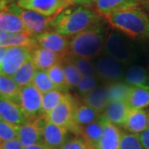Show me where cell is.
I'll return each mask as SVG.
<instances>
[{
    "label": "cell",
    "instance_id": "1",
    "mask_svg": "<svg viewBox=\"0 0 149 149\" xmlns=\"http://www.w3.org/2000/svg\"><path fill=\"white\" fill-rule=\"evenodd\" d=\"M103 21L97 11L90 7L72 6L54 17L51 28L65 37H71L100 24Z\"/></svg>",
    "mask_w": 149,
    "mask_h": 149
},
{
    "label": "cell",
    "instance_id": "2",
    "mask_svg": "<svg viewBox=\"0 0 149 149\" xmlns=\"http://www.w3.org/2000/svg\"><path fill=\"white\" fill-rule=\"evenodd\" d=\"M107 28L104 22L69 39V55L92 59L103 52L106 42Z\"/></svg>",
    "mask_w": 149,
    "mask_h": 149
},
{
    "label": "cell",
    "instance_id": "3",
    "mask_svg": "<svg viewBox=\"0 0 149 149\" xmlns=\"http://www.w3.org/2000/svg\"><path fill=\"white\" fill-rule=\"evenodd\" d=\"M104 17L113 29L131 38L147 37L149 17L140 7L112 13Z\"/></svg>",
    "mask_w": 149,
    "mask_h": 149
},
{
    "label": "cell",
    "instance_id": "4",
    "mask_svg": "<svg viewBox=\"0 0 149 149\" xmlns=\"http://www.w3.org/2000/svg\"><path fill=\"white\" fill-rule=\"evenodd\" d=\"M20 106L27 122H33L45 116L42 111V94L33 84L20 88Z\"/></svg>",
    "mask_w": 149,
    "mask_h": 149
},
{
    "label": "cell",
    "instance_id": "5",
    "mask_svg": "<svg viewBox=\"0 0 149 149\" xmlns=\"http://www.w3.org/2000/svg\"><path fill=\"white\" fill-rule=\"evenodd\" d=\"M103 52L123 65L129 64L134 56L129 42L117 31H112L108 34Z\"/></svg>",
    "mask_w": 149,
    "mask_h": 149
},
{
    "label": "cell",
    "instance_id": "6",
    "mask_svg": "<svg viewBox=\"0 0 149 149\" xmlns=\"http://www.w3.org/2000/svg\"><path fill=\"white\" fill-rule=\"evenodd\" d=\"M19 17L27 29V32L32 36H36L46 32L51 28V22L53 17H49L33 11L23 9L16 3H10L7 10Z\"/></svg>",
    "mask_w": 149,
    "mask_h": 149
},
{
    "label": "cell",
    "instance_id": "7",
    "mask_svg": "<svg viewBox=\"0 0 149 149\" xmlns=\"http://www.w3.org/2000/svg\"><path fill=\"white\" fill-rule=\"evenodd\" d=\"M80 103L69 93L65 95L63 100L45 117L48 122L66 128L68 131L73 124L76 107Z\"/></svg>",
    "mask_w": 149,
    "mask_h": 149
},
{
    "label": "cell",
    "instance_id": "8",
    "mask_svg": "<svg viewBox=\"0 0 149 149\" xmlns=\"http://www.w3.org/2000/svg\"><path fill=\"white\" fill-rule=\"evenodd\" d=\"M35 46L47 49L65 58L69 55V39L53 29L33 36Z\"/></svg>",
    "mask_w": 149,
    "mask_h": 149
},
{
    "label": "cell",
    "instance_id": "9",
    "mask_svg": "<svg viewBox=\"0 0 149 149\" xmlns=\"http://www.w3.org/2000/svg\"><path fill=\"white\" fill-rule=\"evenodd\" d=\"M96 74L98 79L104 81L106 85L121 81L124 77L123 65L109 56H102L96 60Z\"/></svg>",
    "mask_w": 149,
    "mask_h": 149
},
{
    "label": "cell",
    "instance_id": "10",
    "mask_svg": "<svg viewBox=\"0 0 149 149\" xmlns=\"http://www.w3.org/2000/svg\"><path fill=\"white\" fill-rule=\"evenodd\" d=\"M16 4L23 9L33 11L49 17H54L71 6L67 0H17Z\"/></svg>",
    "mask_w": 149,
    "mask_h": 149
},
{
    "label": "cell",
    "instance_id": "11",
    "mask_svg": "<svg viewBox=\"0 0 149 149\" xmlns=\"http://www.w3.org/2000/svg\"><path fill=\"white\" fill-rule=\"evenodd\" d=\"M32 49L27 47H8L3 62L0 65V74L13 77L22 65L31 59Z\"/></svg>",
    "mask_w": 149,
    "mask_h": 149
},
{
    "label": "cell",
    "instance_id": "12",
    "mask_svg": "<svg viewBox=\"0 0 149 149\" xmlns=\"http://www.w3.org/2000/svg\"><path fill=\"white\" fill-rule=\"evenodd\" d=\"M46 117L40 118L33 122H27L18 126L17 139L24 148L43 143L42 124Z\"/></svg>",
    "mask_w": 149,
    "mask_h": 149
},
{
    "label": "cell",
    "instance_id": "13",
    "mask_svg": "<svg viewBox=\"0 0 149 149\" xmlns=\"http://www.w3.org/2000/svg\"><path fill=\"white\" fill-rule=\"evenodd\" d=\"M68 133L66 128L48 122L46 118L42 124L43 143L51 149H61L67 141Z\"/></svg>",
    "mask_w": 149,
    "mask_h": 149
},
{
    "label": "cell",
    "instance_id": "14",
    "mask_svg": "<svg viewBox=\"0 0 149 149\" xmlns=\"http://www.w3.org/2000/svg\"><path fill=\"white\" fill-rule=\"evenodd\" d=\"M100 116L101 115L92 108L84 103H80L76 107L73 124L69 129V132L74 134L75 136H80L81 128L98 120Z\"/></svg>",
    "mask_w": 149,
    "mask_h": 149
},
{
    "label": "cell",
    "instance_id": "15",
    "mask_svg": "<svg viewBox=\"0 0 149 149\" xmlns=\"http://www.w3.org/2000/svg\"><path fill=\"white\" fill-rule=\"evenodd\" d=\"M0 118L15 126H21L27 122L21 106L1 95Z\"/></svg>",
    "mask_w": 149,
    "mask_h": 149
},
{
    "label": "cell",
    "instance_id": "16",
    "mask_svg": "<svg viewBox=\"0 0 149 149\" xmlns=\"http://www.w3.org/2000/svg\"><path fill=\"white\" fill-rule=\"evenodd\" d=\"M103 124V134L96 149H119L122 131L118 126L100 116Z\"/></svg>",
    "mask_w": 149,
    "mask_h": 149
},
{
    "label": "cell",
    "instance_id": "17",
    "mask_svg": "<svg viewBox=\"0 0 149 149\" xmlns=\"http://www.w3.org/2000/svg\"><path fill=\"white\" fill-rule=\"evenodd\" d=\"M145 0H95V10L104 17L118 11L140 7Z\"/></svg>",
    "mask_w": 149,
    "mask_h": 149
},
{
    "label": "cell",
    "instance_id": "18",
    "mask_svg": "<svg viewBox=\"0 0 149 149\" xmlns=\"http://www.w3.org/2000/svg\"><path fill=\"white\" fill-rule=\"evenodd\" d=\"M31 59L37 70L47 71L54 65L61 61L63 57L47 49L35 47L32 49Z\"/></svg>",
    "mask_w": 149,
    "mask_h": 149
},
{
    "label": "cell",
    "instance_id": "19",
    "mask_svg": "<svg viewBox=\"0 0 149 149\" xmlns=\"http://www.w3.org/2000/svg\"><path fill=\"white\" fill-rule=\"evenodd\" d=\"M130 110L131 109L126 101H109L102 115L113 124L116 126H123Z\"/></svg>",
    "mask_w": 149,
    "mask_h": 149
},
{
    "label": "cell",
    "instance_id": "20",
    "mask_svg": "<svg viewBox=\"0 0 149 149\" xmlns=\"http://www.w3.org/2000/svg\"><path fill=\"white\" fill-rule=\"evenodd\" d=\"M109 102L107 85L96 87L94 91L82 97V103L95 109L102 115Z\"/></svg>",
    "mask_w": 149,
    "mask_h": 149
},
{
    "label": "cell",
    "instance_id": "21",
    "mask_svg": "<svg viewBox=\"0 0 149 149\" xmlns=\"http://www.w3.org/2000/svg\"><path fill=\"white\" fill-rule=\"evenodd\" d=\"M123 128L131 133H140L148 128V113L144 109H131Z\"/></svg>",
    "mask_w": 149,
    "mask_h": 149
},
{
    "label": "cell",
    "instance_id": "22",
    "mask_svg": "<svg viewBox=\"0 0 149 149\" xmlns=\"http://www.w3.org/2000/svg\"><path fill=\"white\" fill-rule=\"evenodd\" d=\"M124 80L131 87L149 91V78L146 70L140 65H132L124 74Z\"/></svg>",
    "mask_w": 149,
    "mask_h": 149
},
{
    "label": "cell",
    "instance_id": "23",
    "mask_svg": "<svg viewBox=\"0 0 149 149\" xmlns=\"http://www.w3.org/2000/svg\"><path fill=\"white\" fill-rule=\"evenodd\" d=\"M0 30L7 33L27 32L21 18L8 11L0 12Z\"/></svg>",
    "mask_w": 149,
    "mask_h": 149
},
{
    "label": "cell",
    "instance_id": "24",
    "mask_svg": "<svg viewBox=\"0 0 149 149\" xmlns=\"http://www.w3.org/2000/svg\"><path fill=\"white\" fill-rule=\"evenodd\" d=\"M0 95L20 105V87L13 78L0 74Z\"/></svg>",
    "mask_w": 149,
    "mask_h": 149
},
{
    "label": "cell",
    "instance_id": "25",
    "mask_svg": "<svg viewBox=\"0 0 149 149\" xmlns=\"http://www.w3.org/2000/svg\"><path fill=\"white\" fill-rule=\"evenodd\" d=\"M102 134H103V124L100 117L98 120L91 123L81 128L80 136H82L93 148L96 149L101 139Z\"/></svg>",
    "mask_w": 149,
    "mask_h": 149
},
{
    "label": "cell",
    "instance_id": "26",
    "mask_svg": "<svg viewBox=\"0 0 149 149\" xmlns=\"http://www.w3.org/2000/svg\"><path fill=\"white\" fill-rule=\"evenodd\" d=\"M1 47H35V42L33 36L28 32H16L8 33V37L0 44Z\"/></svg>",
    "mask_w": 149,
    "mask_h": 149
},
{
    "label": "cell",
    "instance_id": "27",
    "mask_svg": "<svg viewBox=\"0 0 149 149\" xmlns=\"http://www.w3.org/2000/svg\"><path fill=\"white\" fill-rule=\"evenodd\" d=\"M61 63L64 70L65 78L68 90L76 88V86L78 85L80 80L82 78V74H80L79 70L77 69L71 59L70 58L69 55L68 56H65V58L62 59Z\"/></svg>",
    "mask_w": 149,
    "mask_h": 149
},
{
    "label": "cell",
    "instance_id": "28",
    "mask_svg": "<svg viewBox=\"0 0 149 149\" xmlns=\"http://www.w3.org/2000/svg\"><path fill=\"white\" fill-rule=\"evenodd\" d=\"M37 70L36 69L35 65L32 62V59H29L24 64L22 65L20 69L17 71L13 76V80L16 82V84L20 88L32 84L33 81L35 74Z\"/></svg>",
    "mask_w": 149,
    "mask_h": 149
},
{
    "label": "cell",
    "instance_id": "29",
    "mask_svg": "<svg viewBox=\"0 0 149 149\" xmlns=\"http://www.w3.org/2000/svg\"><path fill=\"white\" fill-rule=\"evenodd\" d=\"M127 103L131 109H143L149 107V91L132 87Z\"/></svg>",
    "mask_w": 149,
    "mask_h": 149
},
{
    "label": "cell",
    "instance_id": "30",
    "mask_svg": "<svg viewBox=\"0 0 149 149\" xmlns=\"http://www.w3.org/2000/svg\"><path fill=\"white\" fill-rule=\"evenodd\" d=\"M107 89L109 101L120 100L127 102L132 87L125 82L118 81L112 84H108Z\"/></svg>",
    "mask_w": 149,
    "mask_h": 149
},
{
    "label": "cell",
    "instance_id": "31",
    "mask_svg": "<svg viewBox=\"0 0 149 149\" xmlns=\"http://www.w3.org/2000/svg\"><path fill=\"white\" fill-rule=\"evenodd\" d=\"M47 73L49 75L50 79L53 82L54 85H56L57 90L63 91L64 93H67L68 88L65 82L64 70L61 61L52 66L48 70H47Z\"/></svg>",
    "mask_w": 149,
    "mask_h": 149
},
{
    "label": "cell",
    "instance_id": "32",
    "mask_svg": "<svg viewBox=\"0 0 149 149\" xmlns=\"http://www.w3.org/2000/svg\"><path fill=\"white\" fill-rule=\"evenodd\" d=\"M63 91L59 90L49 91L42 95V111L44 115H47L61 101L63 100L65 95Z\"/></svg>",
    "mask_w": 149,
    "mask_h": 149
},
{
    "label": "cell",
    "instance_id": "33",
    "mask_svg": "<svg viewBox=\"0 0 149 149\" xmlns=\"http://www.w3.org/2000/svg\"><path fill=\"white\" fill-rule=\"evenodd\" d=\"M32 82H33V85H35V87L42 95L47 93L49 91L57 90L56 85H54L53 82L50 79L47 71L37 70Z\"/></svg>",
    "mask_w": 149,
    "mask_h": 149
},
{
    "label": "cell",
    "instance_id": "34",
    "mask_svg": "<svg viewBox=\"0 0 149 149\" xmlns=\"http://www.w3.org/2000/svg\"><path fill=\"white\" fill-rule=\"evenodd\" d=\"M70 58L73 61V63L75 65L77 69L79 70L80 74L82 76H96V70L95 63L92 62L90 59L82 58L69 55Z\"/></svg>",
    "mask_w": 149,
    "mask_h": 149
},
{
    "label": "cell",
    "instance_id": "35",
    "mask_svg": "<svg viewBox=\"0 0 149 149\" xmlns=\"http://www.w3.org/2000/svg\"><path fill=\"white\" fill-rule=\"evenodd\" d=\"M18 126L13 125L0 118V143L17 139Z\"/></svg>",
    "mask_w": 149,
    "mask_h": 149
},
{
    "label": "cell",
    "instance_id": "36",
    "mask_svg": "<svg viewBox=\"0 0 149 149\" xmlns=\"http://www.w3.org/2000/svg\"><path fill=\"white\" fill-rule=\"evenodd\" d=\"M98 87V77L96 76H82L78 85L76 92L80 96H85Z\"/></svg>",
    "mask_w": 149,
    "mask_h": 149
},
{
    "label": "cell",
    "instance_id": "37",
    "mask_svg": "<svg viewBox=\"0 0 149 149\" xmlns=\"http://www.w3.org/2000/svg\"><path fill=\"white\" fill-rule=\"evenodd\" d=\"M119 149H144L139 136L128 132H122Z\"/></svg>",
    "mask_w": 149,
    "mask_h": 149
},
{
    "label": "cell",
    "instance_id": "38",
    "mask_svg": "<svg viewBox=\"0 0 149 149\" xmlns=\"http://www.w3.org/2000/svg\"><path fill=\"white\" fill-rule=\"evenodd\" d=\"M61 149H94L82 136H75L70 140H67Z\"/></svg>",
    "mask_w": 149,
    "mask_h": 149
},
{
    "label": "cell",
    "instance_id": "39",
    "mask_svg": "<svg viewBox=\"0 0 149 149\" xmlns=\"http://www.w3.org/2000/svg\"><path fill=\"white\" fill-rule=\"evenodd\" d=\"M0 149H24L18 139L0 143Z\"/></svg>",
    "mask_w": 149,
    "mask_h": 149
},
{
    "label": "cell",
    "instance_id": "40",
    "mask_svg": "<svg viewBox=\"0 0 149 149\" xmlns=\"http://www.w3.org/2000/svg\"><path fill=\"white\" fill-rule=\"evenodd\" d=\"M139 139L141 142V144L144 149H149V129H146L145 131L138 134Z\"/></svg>",
    "mask_w": 149,
    "mask_h": 149
},
{
    "label": "cell",
    "instance_id": "41",
    "mask_svg": "<svg viewBox=\"0 0 149 149\" xmlns=\"http://www.w3.org/2000/svg\"><path fill=\"white\" fill-rule=\"evenodd\" d=\"M72 6H83L90 7L95 4V0H67Z\"/></svg>",
    "mask_w": 149,
    "mask_h": 149
},
{
    "label": "cell",
    "instance_id": "42",
    "mask_svg": "<svg viewBox=\"0 0 149 149\" xmlns=\"http://www.w3.org/2000/svg\"><path fill=\"white\" fill-rule=\"evenodd\" d=\"M24 149H51L50 148H48L47 146L43 143H41L35 144V145H32V146H29L27 148H24Z\"/></svg>",
    "mask_w": 149,
    "mask_h": 149
},
{
    "label": "cell",
    "instance_id": "43",
    "mask_svg": "<svg viewBox=\"0 0 149 149\" xmlns=\"http://www.w3.org/2000/svg\"><path fill=\"white\" fill-rule=\"evenodd\" d=\"M9 4H10V3L8 0H0V12L7 10Z\"/></svg>",
    "mask_w": 149,
    "mask_h": 149
},
{
    "label": "cell",
    "instance_id": "44",
    "mask_svg": "<svg viewBox=\"0 0 149 149\" xmlns=\"http://www.w3.org/2000/svg\"><path fill=\"white\" fill-rule=\"evenodd\" d=\"M7 50H8V47H1V46H0V65H1L2 62H3V60L4 56H5Z\"/></svg>",
    "mask_w": 149,
    "mask_h": 149
},
{
    "label": "cell",
    "instance_id": "45",
    "mask_svg": "<svg viewBox=\"0 0 149 149\" xmlns=\"http://www.w3.org/2000/svg\"><path fill=\"white\" fill-rule=\"evenodd\" d=\"M8 33L3 32L2 30H0V44L3 42V41H5V39L8 37Z\"/></svg>",
    "mask_w": 149,
    "mask_h": 149
},
{
    "label": "cell",
    "instance_id": "46",
    "mask_svg": "<svg viewBox=\"0 0 149 149\" xmlns=\"http://www.w3.org/2000/svg\"><path fill=\"white\" fill-rule=\"evenodd\" d=\"M147 37L149 38V21H148V31H147Z\"/></svg>",
    "mask_w": 149,
    "mask_h": 149
},
{
    "label": "cell",
    "instance_id": "47",
    "mask_svg": "<svg viewBox=\"0 0 149 149\" xmlns=\"http://www.w3.org/2000/svg\"><path fill=\"white\" fill-rule=\"evenodd\" d=\"M9 1V3H13V2H15L17 0H8Z\"/></svg>",
    "mask_w": 149,
    "mask_h": 149
},
{
    "label": "cell",
    "instance_id": "48",
    "mask_svg": "<svg viewBox=\"0 0 149 149\" xmlns=\"http://www.w3.org/2000/svg\"><path fill=\"white\" fill-rule=\"evenodd\" d=\"M148 129H149V113H148Z\"/></svg>",
    "mask_w": 149,
    "mask_h": 149
}]
</instances>
